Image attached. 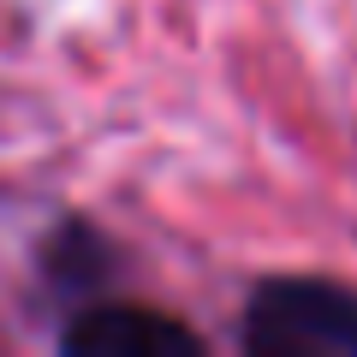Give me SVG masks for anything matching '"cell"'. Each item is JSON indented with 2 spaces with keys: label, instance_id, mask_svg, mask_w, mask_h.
Listing matches in <instances>:
<instances>
[{
  "label": "cell",
  "instance_id": "6da1fadb",
  "mask_svg": "<svg viewBox=\"0 0 357 357\" xmlns=\"http://www.w3.org/2000/svg\"><path fill=\"white\" fill-rule=\"evenodd\" d=\"M250 357H357V292L328 274H268L238 316Z\"/></svg>",
  "mask_w": 357,
  "mask_h": 357
},
{
  "label": "cell",
  "instance_id": "7a4b0ae2",
  "mask_svg": "<svg viewBox=\"0 0 357 357\" xmlns=\"http://www.w3.org/2000/svg\"><path fill=\"white\" fill-rule=\"evenodd\" d=\"M66 357H203V333L178 316L119 298H84L60 321Z\"/></svg>",
  "mask_w": 357,
  "mask_h": 357
},
{
  "label": "cell",
  "instance_id": "3957f363",
  "mask_svg": "<svg viewBox=\"0 0 357 357\" xmlns=\"http://www.w3.org/2000/svg\"><path fill=\"white\" fill-rule=\"evenodd\" d=\"M36 268H42V286L66 304H84V298H102L119 274V250L102 227H89V220H60V227L42 238L36 250Z\"/></svg>",
  "mask_w": 357,
  "mask_h": 357
}]
</instances>
